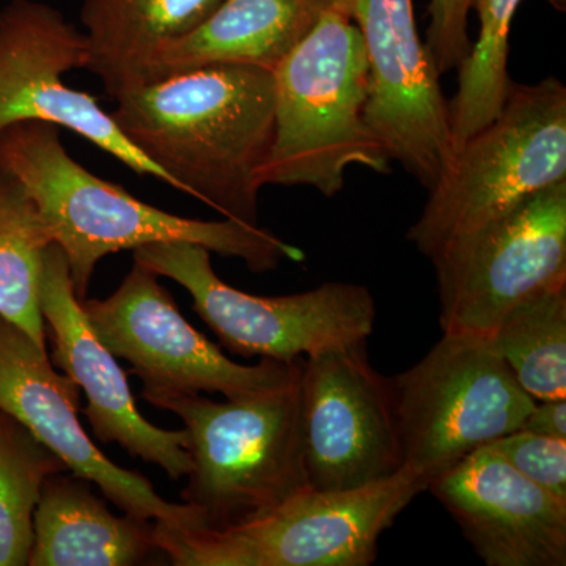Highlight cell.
<instances>
[{
    "label": "cell",
    "instance_id": "1",
    "mask_svg": "<svg viewBox=\"0 0 566 566\" xmlns=\"http://www.w3.org/2000/svg\"><path fill=\"white\" fill-rule=\"evenodd\" d=\"M112 118L172 188L227 219L259 226L275 128L274 71L210 65L115 96Z\"/></svg>",
    "mask_w": 566,
    "mask_h": 566
},
{
    "label": "cell",
    "instance_id": "2",
    "mask_svg": "<svg viewBox=\"0 0 566 566\" xmlns=\"http://www.w3.org/2000/svg\"><path fill=\"white\" fill-rule=\"evenodd\" d=\"M0 169L20 182L39 208L54 244L65 253L80 300L106 256L158 243H191L252 273L277 270L283 260L303 262L304 252L260 226L227 219L181 218L136 199L122 186L88 172L71 158L61 128L24 122L0 133Z\"/></svg>",
    "mask_w": 566,
    "mask_h": 566
},
{
    "label": "cell",
    "instance_id": "3",
    "mask_svg": "<svg viewBox=\"0 0 566 566\" xmlns=\"http://www.w3.org/2000/svg\"><path fill=\"white\" fill-rule=\"evenodd\" d=\"M275 128L264 186H311L334 197L346 170L390 172L389 153L365 122L368 62L345 0H334L274 70Z\"/></svg>",
    "mask_w": 566,
    "mask_h": 566
},
{
    "label": "cell",
    "instance_id": "4",
    "mask_svg": "<svg viewBox=\"0 0 566 566\" xmlns=\"http://www.w3.org/2000/svg\"><path fill=\"white\" fill-rule=\"evenodd\" d=\"M300 379L301 367L283 385L249 397L212 401L193 395L159 406L188 431L192 469L181 497L199 528L248 523L311 488Z\"/></svg>",
    "mask_w": 566,
    "mask_h": 566
},
{
    "label": "cell",
    "instance_id": "5",
    "mask_svg": "<svg viewBox=\"0 0 566 566\" xmlns=\"http://www.w3.org/2000/svg\"><path fill=\"white\" fill-rule=\"evenodd\" d=\"M566 180V87L513 82L494 120L457 148L408 240L427 259Z\"/></svg>",
    "mask_w": 566,
    "mask_h": 566
},
{
    "label": "cell",
    "instance_id": "6",
    "mask_svg": "<svg viewBox=\"0 0 566 566\" xmlns=\"http://www.w3.org/2000/svg\"><path fill=\"white\" fill-rule=\"evenodd\" d=\"M427 488L403 465L357 490L307 488L266 515L222 531L155 523L153 536L175 566H368L381 535Z\"/></svg>",
    "mask_w": 566,
    "mask_h": 566
},
{
    "label": "cell",
    "instance_id": "7",
    "mask_svg": "<svg viewBox=\"0 0 566 566\" xmlns=\"http://www.w3.org/2000/svg\"><path fill=\"white\" fill-rule=\"evenodd\" d=\"M134 262L188 290L192 308L223 348L243 357L294 363L367 342L374 334V294L364 285L327 282L286 296L233 289L212 270L211 252L191 243L133 251Z\"/></svg>",
    "mask_w": 566,
    "mask_h": 566
},
{
    "label": "cell",
    "instance_id": "8",
    "mask_svg": "<svg viewBox=\"0 0 566 566\" xmlns=\"http://www.w3.org/2000/svg\"><path fill=\"white\" fill-rule=\"evenodd\" d=\"M390 387L405 465L427 483L521 430L536 401L490 342L474 335L444 334Z\"/></svg>",
    "mask_w": 566,
    "mask_h": 566
},
{
    "label": "cell",
    "instance_id": "9",
    "mask_svg": "<svg viewBox=\"0 0 566 566\" xmlns=\"http://www.w3.org/2000/svg\"><path fill=\"white\" fill-rule=\"evenodd\" d=\"M93 333L129 374L144 385L142 397L159 406L174 398L221 394L226 400L281 386L300 370L303 359H260L243 365L192 327L159 275L134 262L120 286L106 300L81 301Z\"/></svg>",
    "mask_w": 566,
    "mask_h": 566
},
{
    "label": "cell",
    "instance_id": "10",
    "mask_svg": "<svg viewBox=\"0 0 566 566\" xmlns=\"http://www.w3.org/2000/svg\"><path fill=\"white\" fill-rule=\"evenodd\" d=\"M444 334L488 338L517 304L566 282V180L431 259Z\"/></svg>",
    "mask_w": 566,
    "mask_h": 566
},
{
    "label": "cell",
    "instance_id": "11",
    "mask_svg": "<svg viewBox=\"0 0 566 566\" xmlns=\"http://www.w3.org/2000/svg\"><path fill=\"white\" fill-rule=\"evenodd\" d=\"M368 62L365 122L424 188L455 158L449 102L438 69L417 31L412 0H345Z\"/></svg>",
    "mask_w": 566,
    "mask_h": 566
},
{
    "label": "cell",
    "instance_id": "12",
    "mask_svg": "<svg viewBox=\"0 0 566 566\" xmlns=\"http://www.w3.org/2000/svg\"><path fill=\"white\" fill-rule=\"evenodd\" d=\"M300 382L311 488L357 490L403 468L390 378L368 360L367 342L305 357Z\"/></svg>",
    "mask_w": 566,
    "mask_h": 566
},
{
    "label": "cell",
    "instance_id": "13",
    "mask_svg": "<svg viewBox=\"0 0 566 566\" xmlns=\"http://www.w3.org/2000/svg\"><path fill=\"white\" fill-rule=\"evenodd\" d=\"M84 32L39 0H10L0 9V133L24 122L50 123L109 153L137 175L172 186L169 177L123 136L91 93L63 76L87 69Z\"/></svg>",
    "mask_w": 566,
    "mask_h": 566
},
{
    "label": "cell",
    "instance_id": "14",
    "mask_svg": "<svg viewBox=\"0 0 566 566\" xmlns=\"http://www.w3.org/2000/svg\"><path fill=\"white\" fill-rule=\"evenodd\" d=\"M0 409L20 420L52 450L71 474L99 488L126 515L178 531H197L191 506L172 504L156 493L147 476L112 463L82 427L81 389L54 370L46 349L0 316Z\"/></svg>",
    "mask_w": 566,
    "mask_h": 566
},
{
    "label": "cell",
    "instance_id": "15",
    "mask_svg": "<svg viewBox=\"0 0 566 566\" xmlns=\"http://www.w3.org/2000/svg\"><path fill=\"white\" fill-rule=\"evenodd\" d=\"M40 311L51 338V363L70 376L87 397L82 409L102 444H118L133 458L156 464L172 480L192 469L188 431L164 430L137 409L125 371L99 342L74 292L65 253L52 243L44 252Z\"/></svg>",
    "mask_w": 566,
    "mask_h": 566
},
{
    "label": "cell",
    "instance_id": "16",
    "mask_svg": "<svg viewBox=\"0 0 566 566\" xmlns=\"http://www.w3.org/2000/svg\"><path fill=\"white\" fill-rule=\"evenodd\" d=\"M488 566H565L566 501L535 485L490 447L428 483Z\"/></svg>",
    "mask_w": 566,
    "mask_h": 566
},
{
    "label": "cell",
    "instance_id": "17",
    "mask_svg": "<svg viewBox=\"0 0 566 566\" xmlns=\"http://www.w3.org/2000/svg\"><path fill=\"white\" fill-rule=\"evenodd\" d=\"M334 0H221L191 33L153 57L145 82L210 65L274 71Z\"/></svg>",
    "mask_w": 566,
    "mask_h": 566
},
{
    "label": "cell",
    "instance_id": "18",
    "mask_svg": "<svg viewBox=\"0 0 566 566\" xmlns=\"http://www.w3.org/2000/svg\"><path fill=\"white\" fill-rule=\"evenodd\" d=\"M92 485L70 471L44 482L29 565L133 566L158 551L151 521L114 515Z\"/></svg>",
    "mask_w": 566,
    "mask_h": 566
},
{
    "label": "cell",
    "instance_id": "19",
    "mask_svg": "<svg viewBox=\"0 0 566 566\" xmlns=\"http://www.w3.org/2000/svg\"><path fill=\"white\" fill-rule=\"evenodd\" d=\"M221 0H82L87 69L112 98L144 84L166 44L196 31Z\"/></svg>",
    "mask_w": 566,
    "mask_h": 566
},
{
    "label": "cell",
    "instance_id": "20",
    "mask_svg": "<svg viewBox=\"0 0 566 566\" xmlns=\"http://www.w3.org/2000/svg\"><path fill=\"white\" fill-rule=\"evenodd\" d=\"M54 243L24 188L0 169V316L46 349L48 331L40 311L44 252Z\"/></svg>",
    "mask_w": 566,
    "mask_h": 566
},
{
    "label": "cell",
    "instance_id": "21",
    "mask_svg": "<svg viewBox=\"0 0 566 566\" xmlns=\"http://www.w3.org/2000/svg\"><path fill=\"white\" fill-rule=\"evenodd\" d=\"M488 342L534 400L566 398V282L517 304Z\"/></svg>",
    "mask_w": 566,
    "mask_h": 566
},
{
    "label": "cell",
    "instance_id": "22",
    "mask_svg": "<svg viewBox=\"0 0 566 566\" xmlns=\"http://www.w3.org/2000/svg\"><path fill=\"white\" fill-rule=\"evenodd\" d=\"M523 0H476L479 36L458 69L455 95L449 102L455 150L494 120L513 81L509 76L510 33Z\"/></svg>",
    "mask_w": 566,
    "mask_h": 566
},
{
    "label": "cell",
    "instance_id": "23",
    "mask_svg": "<svg viewBox=\"0 0 566 566\" xmlns=\"http://www.w3.org/2000/svg\"><path fill=\"white\" fill-rule=\"evenodd\" d=\"M63 471L61 458L0 409V566L29 565L41 490Z\"/></svg>",
    "mask_w": 566,
    "mask_h": 566
},
{
    "label": "cell",
    "instance_id": "24",
    "mask_svg": "<svg viewBox=\"0 0 566 566\" xmlns=\"http://www.w3.org/2000/svg\"><path fill=\"white\" fill-rule=\"evenodd\" d=\"M486 447L532 483L566 501V439L516 430Z\"/></svg>",
    "mask_w": 566,
    "mask_h": 566
},
{
    "label": "cell",
    "instance_id": "25",
    "mask_svg": "<svg viewBox=\"0 0 566 566\" xmlns=\"http://www.w3.org/2000/svg\"><path fill=\"white\" fill-rule=\"evenodd\" d=\"M476 0H430L427 31V50L433 59L439 74L458 70L469 52L472 41L469 39V14L474 10Z\"/></svg>",
    "mask_w": 566,
    "mask_h": 566
},
{
    "label": "cell",
    "instance_id": "26",
    "mask_svg": "<svg viewBox=\"0 0 566 566\" xmlns=\"http://www.w3.org/2000/svg\"><path fill=\"white\" fill-rule=\"evenodd\" d=\"M521 430L566 439V398L535 401Z\"/></svg>",
    "mask_w": 566,
    "mask_h": 566
},
{
    "label": "cell",
    "instance_id": "27",
    "mask_svg": "<svg viewBox=\"0 0 566 566\" xmlns=\"http://www.w3.org/2000/svg\"><path fill=\"white\" fill-rule=\"evenodd\" d=\"M551 6L554 7V9L564 11L566 7V0H549Z\"/></svg>",
    "mask_w": 566,
    "mask_h": 566
}]
</instances>
